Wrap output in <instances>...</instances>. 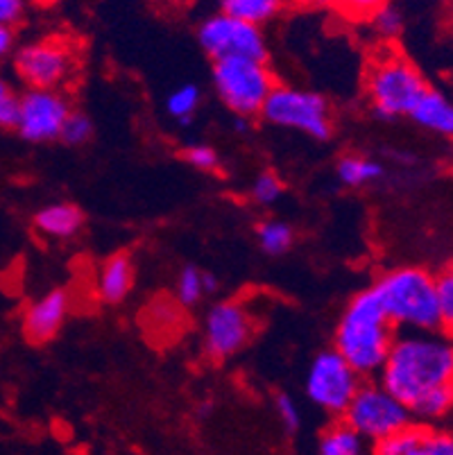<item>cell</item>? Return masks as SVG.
I'll use <instances>...</instances> for the list:
<instances>
[{
    "instance_id": "cell-1",
    "label": "cell",
    "mask_w": 453,
    "mask_h": 455,
    "mask_svg": "<svg viewBox=\"0 0 453 455\" xmlns=\"http://www.w3.org/2000/svg\"><path fill=\"white\" fill-rule=\"evenodd\" d=\"M379 383L409 411L431 392L453 386V338L442 329L394 333Z\"/></svg>"
},
{
    "instance_id": "cell-2",
    "label": "cell",
    "mask_w": 453,
    "mask_h": 455,
    "mask_svg": "<svg viewBox=\"0 0 453 455\" xmlns=\"http://www.w3.org/2000/svg\"><path fill=\"white\" fill-rule=\"evenodd\" d=\"M394 333L397 331L385 317L374 291L365 288L344 306L336 324L334 349L359 371L360 379H369L379 376Z\"/></svg>"
},
{
    "instance_id": "cell-3",
    "label": "cell",
    "mask_w": 453,
    "mask_h": 455,
    "mask_svg": "<svg viewBox=\"0 0 453 455\" xmlns=\"http://www.w3.org/2000/svg\"><path fill=\"white\" fill-rule=\"evenodd\" d=\"M394 331L440 329L438 279L419 266H401L384 272L369 285Z\"/></svg>"
},
{
    "instance_id": "cell-4",
    "label": "cell",
    "mask_w": 453,
    "mask_h": 455,
    "mask_svg": "<svg viewBox=\"0 0 453 455\" xmlns=\"http://www.w3.org/2000/svg\"><path fill=\"white\" fill-rule=\"evenodd\" d=\"M429 89L422 70L392 48H384L365 68V98L372 114L381 121L409 118L415 102Z\"/></svg>"
},
{
    "instance_id": "cell-5",
    "label": "cell",
    "mask_w": 453,
    "mask_h": 455,
    "mask_svg": "<svg viewBox=\"0 0 453 455\" xmlns=\"http://www.w3.org/2000/svg\"><path fill=\"white\" fill-rule=\"evenodd\" d=\"M80 51L66 36H41L12 52V68L25 89L64 91L80 73Z\"/></svg>"
},
{
    "instance_id": "cell-6",
    "label": "cell",
    "mask_w": 453,
    "mask_h": 455,
    "mask_svg": "<svg viewBox=\"0 0 453 455\" xmlns=\"http://www.w3.org/2000/svg\"><path fill=\"white\" fill-rule=\"evenodd\" d=\"M211 82L218 100L236 118L261 116L268 95L277 86L268 60H247V57L214 61Z\"/></svg>"
},
{
    "instance_id": "cell-7",
    "label": "cell",
    "mask_w": 453,
    "mask_h": 455,
    "mask_svg": "<svg viewBox=\"0 0 453 455\" xmlns=\"http://www.w3.org/2000/svg\"><path fill=\"white\" fill-rule=\"evenodd\" d=\"M261 118L274 127L299 132L315 140H329L334 134V114L324 95L299 86L277 84L268 95Z\"/></svg>"
},
{
    "instance_id": "cell-8",
    "label": "cell",
    "mask_w": 453,
    "mask_h": 455,
    "mask_svg": "<svg viewBox=\"0 0 453 455\" xmlns=\"http://www.w3.org/2000/svg\"><path fill=\"white\" fill-rule=\"evenodd\" d=\"M340 419L369 444L392 435L399 428L415 421L409 405L401 403L390 390H385L379 380L365 379Z\"/></svg>"
},
{
    "instance_id": "cell-9",
    "label": "cell",
    "mask_w": 453,
    "mask_h": 455,
    "mask_svg": "<svg viewBox=\"0 0 453 455\" xmlns=\"http://www.w3.org/2000/svg\"><path fill=\"white\" fill-rule=\"evenodd\" d=\"M363 383L359 371L336 349L320 351L311 361L304 379V392L315 408L331 417H343L349 401Z\"/></svg>"
},
{
    "instance_id": "cell-10",
    "label": "cell",
    "mask_w": 453,
    "mask_h": 455,
    "mask_svg": "<svg viewBox=\"0 0 453 455\" xmlns=\"http://www.w3.org/2000/svg\"><path fill=\"white\" fill-rule=\"evenodd\" d=\"M198 44L214 61L236 60V57L268 60V39L263 28L224 12L209 14L199 23Z\"/></svg>"
},
{
    "instance_id": "cell-11",
    "label": "cell",
    "mask_w": 453,
    "mask_h": 455,
    "mask_svg": "<svg viewBox=\"0 0 453 455\" xmlns=\"http://www.w3.org/2000/svg\"><path fill=\"white\" fill-rule=\"evenodd\" d=\"M256 331V315L245 301L224 299L209 306L202 320V347L211 361H230L245 349Z\"/></svg>"
},
{
    "instance_id": "cell-12",
    "label": "cell",
    "mask_w": 453,
    "mask_h": 455,
    "mask_svg": "<svg viewBox=\"0 0 453 455\" xmlns=\"http://www.w3.org/2000/svg\"><path fill=\"white\" fill-rule=\"evenodd\" d=\"M73 111L69 95L57 89H25L19 93L14 130L30 143L60 140L61 127Z\"/></svg>"
},
{
    "instance_id": "cell-13",
    "label": "cell",
    "mask_w": 453,
    "mask_h": 455,
    "mask_svg": "<svg viewBox=\"0 0 453 455\" xmlns=\"http://www.w3.org/2000/svg\"><path fill=\"white\" fill-rule=\"evenodd\" d=\"M69 310L70 295L61 288L48 291L39 299L25 306L23 315H20V331H23L25 340L32 345H45V342L55 340L61 326L66 324Z\"/></svg>"
},
{
    "instance_id": "cell-14",
    "label": "cell",
    "mask_w": 453,
    "mask_h": 455,
    "mask_svg": "<svg viewBox=\"0 0 453 455\" xmlns=\"http://www.w3.org/2000/svg\"><path fill=\"white\" fill-rule=\"evenodd\" d=\"M409 118L419 130L444 140H453V98H449L444 91L429 86L415 102Z\"/></svg>"
},
{
    "instance_id": "cell-15",
    "label": "cell",
    "mask_w": 453,
    "mask_h": 455,
    "mask_svg": "<svg viewBox=\"0 0 453 455\" xmlns=\"http://www.w3.org/2000/svg\"><path fill=\"white\" fill-rule=\"evenodd\" d=\"M136 270L130 254H114L102 260L95 275V295L102 304H120L134 288Z\"/></svg>"
},
{
    "instance_id": "cell-16",
    "label": "cell",
    "mask_w": 453,
    "mask_h": 455,
    "mask_svg": "<svg viewBox=\"0 0 453 455\" xmlns=\"http://www.w3.org/2000/svg\"><path fill=\"white\" fill-rule=\"evenodd\" d=\"M85 227V213L70 202H53L36 211L35 229L50 241H69Z\"/></svg>"
},
{
    "instance_id": "cell-17",
    "label": "cell",
    "mask_w": 453,
    "mask_h": 455,
    "mask_svg": "<svg viewBox=\"0 0 453 455\" xmlns=\"http://www.w3.org/2000/svg\"><path fill=\"white\" fill-rule=\"evenodd\" d=\"M336 177L347 188H365L385 177V165L365 155H344L336 164Z\"/></svg>"
},
{
    "instance_id": "cell-18",
    "label": "cell",
    "mask_w": 453,
    "mask_h": 455,
    "mask_svg": "<svg viewBox=\"0 0 453 455\" xmlns=\"http://www.w3.org/2000/svg\"><path fill=\"white\" fill-rule=\"evenodd\" d=\"M431 428L426 424H413L399 428L392 435L384 437V440L374 442L372 455H424L426 451V442H429Z\"/></svg>"
},
{
    "instance_id": "cell-19",
    "label": "cell",
    "mask_w": 453,
    "mask_h": 455,
    "mask_svg": "<svg viewBox=\"0 0 453 455\" xmlns=\"http://www.w3.org/2000/svg\"><path fill=\"white\" fill-rule=\"evenodd\" d=\"M215 288H218V279L211 272L186 266L174 281V299L182 308H195L205 301L206 295H214Z\"/></svg>"
},
{
    "instance_id": "cell-20",
    "label": "cell",
    "mask_w": 453,
    "mask_h": 455,
    "mask_svg": "<svg viewBox=\"0 0 453 455\" xmlns=\"http://www.w3.org/2000/svg\"><path fill=\"white\" fill-rule=\"evenodd\" d=\"M220 12L263 28L288 10V0H218Z\"/></svg>"
},
{
    "instance_id": "cell-21",
    "label": "cell",
    "mask_w": 453,
    "mask_h": 455,
    "mask_svg": "<svg viewBox=\"0 0 453 455\" xmlns=\"http://www.w3.org/2000/svg\"><path fill=\"white\" fill-rule=\"evenodd\" d=\"M365 444L368 442L340 419L322 433L318 455H368V446Z\"/></svg>"
},
{
    "instance_id": "cell-22",
    "label": "cell",
    "mask_w": 453,
    "mask_h": 455,
    "mask_svg": "<svg viewBox=\"0 0 453 455\" xmlns=\"http://www.w3.org/2000/svg\"><path fill=\"white\" fill-rule=\"evenodd\" d=\"M182 306L177 299L170 297H159V299L150 301V306L143 313V322L150 333L155 335H170L180 329L182 324Z\"/></svg>"
},
{
    "instance_id": "cell-23",
    "label": "cell",
    "mask_w": 453,
    "mask_h": 455,
    "mask_svg": "<svg viewBox=\"0 0 453 455\" xmlns=\"http://www.w3.org/2000/svg\"><path fill=\"white\" fill-rule=\"evenodd\" d=\"M202 100H205V95H202V89L193 82H186V84H180L177 89H173L166 98V114L173 118L174 123H190L198 114V109L202 107Z\"/></svg>"
},
{
    "instance_id": "cell-24",
    "label": "cell",
    "mask_w": 453,
    "mask_h": 455,
    "mask_svg": "<svg viewBox=\"0 0 453 455\" xmlns=\"http://www.w3.org/2000/svg\"><path fill=\"white\" fill-rule=\"evenodd\" d=\"M256 243H259L261 251L268 256H281L293 247L295 231L288 222L284 220H263L256 225Z\"/></svg>"
},
{
    "instance_id": "cell-25",
    "label": "cell",
    "mask_w": 453,
    "mask_h": 455,
    "mask_svg": "<svg viewBox=\"0 0 453 455\" xmlns=\"http://www.w3.org/2000/svg\"><path fill=\"white\" fill-rule=\"evenodd\" d=\"M369 26H372L374 35L379 36L384 41H394L401 32H404V12L399 10L394 3H388L381 10H376L372 14V19L368 20Z\"/></svg>"
},
{
    "instance_id": "cell-26",
    "label": "cell",
    "mask_w": 453,
    "mask_h": 455,
    "mask_svg": "<svg viewBox=\"0 0 453 455\" xmlns=\"http://www.w3.org/2000/svg\"><path fill=\"white\" fill-rule=\"evenodd\" d=\"M440 299V329L453 338V260L435 275Z\"/></svg>"
},
{
    "instance_id": "cell-27",
    "label": "cell",
    "mask_w": 453,
    "mask_h": 455,
    "mask_svg": "<svg viewBox=\"0 0 453 455\" xmlns=\"http://www.w3.org/2000/svg\"><path fill=\"white\" fill-rule=\"evenodd\" d=\"M284 196V181L279 175H274L272 171H263L255 177L252 186H249V197L259 206H272L281 200Z\"/></svg>"
},
{
    "instance_id": "cell-28",
    "label": "cell",
    "mask_w": 453,
    "mask_h": 455,
    "mask_svg": "<svg viewBox=\"0 0 453 455\" xmlns=\"http://www.w3.org/2000/svg\"><path fill=\"white\" fill-rule=\"evenodd\" d=\"M91 139H93V121L86 114H82V111H70L64 127H61L60 140H64L66 146L77 148L89 143Z\"/></svg>"
},
{
    "instance_id": "cell-29",
    "label": "cell",
    "mask_w": 453,
    "mask_h": 455,
    "mask_svg": "<svg viewBox=\"0 0 453 455\" xmlns=\"http://www.w3.org/2000/svg\"><path fill=\"white\" fill-rule=\"evenodd\" d=\"M182 156H184L186 164L193 165L199 172H215L220 168L218 150L211 148L209 143H193V146L184 148Z\"/></svg>"
},
{
    "instance_id": "cell-30",
    "label": "cell",
    "mask_w": 453,
    "mask_h": 455,
    "mask_svg": "<svg viewBox=\"0 0 453 455\" xmlns=\"http://www.w3.org/2000/svg\"><path fill=\"white\" fill-rule=\"evenodd\" d=\"M274 415L279 419L281 428L290 433V435L302 428V411H299L297 401L290 395H286V392H279V395L274 396Z\"/></svg>"
},
{
    "instance_id": "cell-31",
    "label": "cell",
    "mask_w": 453,
    "mask_h": 455,
    "mask_svg": "<svg viewBox=\"0 0 453 455\" xmlns=\"http://www.w3.org/2000/svg\"><path fill=\"white\" fill-rule=\"evenodd\" d=\"M392 0H340L338 12L352 23H368L376 10L388 5Z\"/></svg>"
},
{
    "instance_id": "cell-32",
    "label": "cell",
    "mask_w": 453,
    "mask_h": 455,
    "mask_svg": "<svg viewBox=\"0 0 453 455\" xmlns=\"http://www.w3.org/2000/svg\"><path fill=\"white\" fill-rule=\"evenodd\" d=\"M16 102H19V93L7 77L0 76V130L14 127Z\"/></svg>"
},
{
    "instance_id": "cell-33",
    "label": "cell",
    "mask_w": 453,
    "mask_h": 455,
    "mask_svg": "<svg viewBox=\"0 0 453 455\" xmlns=\"http://www.w3.org/2000/svg\"><path fill=\"white\" fill-rule=\"evenodd\" d=\"M25 12H28L25 0H0V26L14 30L25 19Z\"/></svg>"
},
{
    "instance_id": "cell-34",
    "label": "cell",
    "mask_w": 453,
    "mask_h": 455,
    "mask_svg": "<svg viewBox=\"0 0 453 455\" xmlns=\"http://www.w3.org/2000/svg\"><path fill=\"white\" fill-rule=\"evenodd\" d=\"M424 455H453V433H444V430H431Z\"/></svg>"
},
{
    "instance_id": "cell-35",
    "label": "cell",
    "mask_w": 453,
    "mask_h": 455,
    "mask_svg": "<svg viewBox=\"0 0 453 455\" xmlns=\"http://www.w3.org/2000/svg\"><path fill=\"white\" fill-rule=\"evenodd\" d=\"M288 5L306 12H338L340 0H288Z\"/></svg>"
},
{
    "instance_id": "cell-36",
    "label": "cell",
    "mask_w": 453,
    "mask_h": 455,
    "mask_svg": "<svg viewBox=\"0 0 453 455\" xmlns=\"http://www.w3.org/2000/svg\"><path fill=\"white\" fill-rule=\"evenodd\" d=\"M14 48H16L14 30H12V28L0 26V61H5L7 57H12Z\"/></svg>"
},
{
    "instance_id": "cell-37",
    "label": "cell",
    "mask_w": 453,
    "mask_h": 455,
    "mask_svg": "<svg viewBox=\"0 0 453 455\" xmlns=\"http://www.w3.org/2000/svg\"><path fill=\"white\" fill-rule=\"evenodd\" d=\"M155 3H159V5H180L184 0H155Z\"/></svg>"
}]
</instances>
